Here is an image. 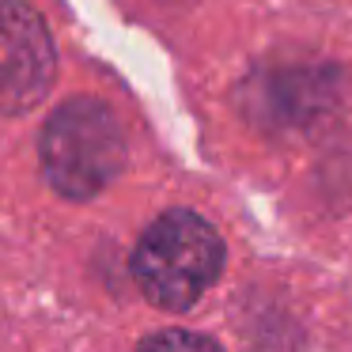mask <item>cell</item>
I'll return each mask as SVG.
<instances>
[{
    "label": "cell",
    "instance_id": "cell-4",
    "mask_svg": "<svg viewBox=\"0 0 352 352\" xmlns=\"http://www.w3.org/2000/svg\"><path fill=\"white\" fill-rule=\"evenodd\" d=\"M137 352H220V344L201 333H190V329H163V333L148 337Z\"/></svg>",
    "mask_w": 352,
    "mask_h": 352
},
{
    "label": "cell",
    "instance_id": "cell-1",
    "mask_svg": "<svg viewBox=\"0 0 352 352\" xmlns=\"http://www.w3.org/2000/svg\"><path fill=\"white\" fill-rule=\"evenodd\" d=\"M223 265V243L216 228L197 212H175L160 216L133 254V276L140 292L163 311H186L193 307Z\"/></svg>",
    "mask_w": 352,
    "mask_h": 352
},
{
    "label": "cell",
    "instance_id": "cell-2",
    "mask_svg": "<svg viewBox=\"0 0 352 352\" xmlns=\"http://www.w3.org/2000/svg\"><path fill=\"white\" fill-rule=\"evenodd\" d=\"M42 167L57 193L95 197L125 167V137L114 110L99 99H69L42 129Z\"/></svg>",
    "mask_w": 352,
    "mask_h": 352
},
{
    "label": "cell",
    "instance_id": "cell-3",
    "mask_svg": "<svg viewBox=\"0 0 352 352\" xmlns=\"http://www.w3.org/2000/svg\"><path fill=\"white\" fill-rule=\"evenodd\" d=\"M54 84V42L23 0H0V114H27Z\"/></svg>",
    "mask_w": 352,
    "mask_h": 352
}]
</instances>
